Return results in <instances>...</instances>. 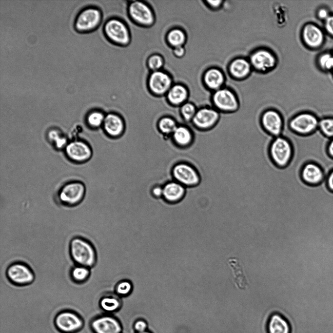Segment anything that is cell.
Segmentation results:
<instances>
[{"instance_id":"1","label":"cell","mask_w":333,"mask_h":333,"mask_svg":"<svg viewBox=\"0 0 333 333\" xmlns=\"http://www.w3.org/2000/svg\"><path fill=\"white\" fill-rule=\"evenodd\" d=\"M269 157L274 164L280 169L288 167L294 156L291 140L285 135L273 137L268 148Z\"/></svg>"},{"instance_id":"2","label":"cell","mask_w":333,"mask_h":333,"mask_svg":"<svg viewBox=\"0 0 333 333\" xmlns=\"http://www.w3.org/2000/svg\"><path fill=\"white\" fill-rule=\"evenodd\" d=\"M285 117L288 128L295 135L309 136L318 129L319 118L312 112L301 111L292 116L286 115Z\"/></svg>"},{"instance_id":"3","label":"cell","mask_w":333,"mask_h":333,"mask_svg":"<svg viewBox=\"0 0 333 333\" xmlns=\"http://www.w3.org/2000/svg\"><path fill=\"white\" fill-rule=\"evenodd\" d=\"M70 254L77 265L91 268L96 262V251L88 241L81 237L73 238L69 246Z\"/></svg>"},{"instance_id":"4","label":"cell","mask_w":333,"mask_h":333,"mask_svg":"<svg viewBox=\"0 0 333 333\" xmlns=\"http://www.w3.org/2000/svg\"><path fill=\"white\" fill-rule=\"evenodd\" d=\"M261 128L272 137L283 135L286 119L284 115L275 108H268L261 114L259 118Z\"/></svg>"},{"instance_id":"5","label":"cell","mask_w":333,"mask_h":333,"mask_svg":"<svg viewBox=\"0 0 333 333\" xmlns=\"http://www.w3.org/2000/svg\"><path fill=\"white\" fill-rule=\"evenodd\" d=\"M101 12L96 6L90 5L82 8L77 14L74 21L75 29L79 33L95 30L100 24Z\"/></svg>"},{"instance_id":"6","label":"cell","mask_w":333,"mask_h":333,"mask_svg":"<svg viewBox=\"0 0 333 333\" xmlns=\"http://www.w3.org/2000/svg\"><path fill=\"white\" fill-rule=\"evenodd\" d=\"M212 101L213 107L221 114L234 113L240 108V103L237 96L228 88L222 87L215 91Z\"/></svg>"},{"instance_id":"7","label":"cell","mask_w":333,"mask_h":333,"mask_svg":"<svg viewBox=\"0 0 333 333\" xmlns=\"http://www.w3.org/2000/svg\"><path fill=\"white\" fill-rule=\"evenodd\" d=\"M55 324L57 328L63 333H74L81 330L83 321L76 313L70 310H63L56 315Z\"/></svg>"},{"instance_id":"8","label":"cell","mask_w":333,"mask_h":333,"mask_svg":"<svg viewBox=\"0 0 333 333\" xmlns=\"http://www.w3.org/2000/svg\"><path fill=\"white\" fill-rule=\"evenodd\" d=\"M221 115L214 107H204L196 111L192 122L199 130L209 131L216 126Z\"/></svg>"},{"instance_id":"9","label":"cell","mask_w":333,"mask_h":333,"mask_svg":"<svg viewBox=\"0 0 333 333\" xmlns=\"http://www.w3.org/2000/svg\"><path fill=\"white\" fill-rule=\"evenodd\" d=\"M253 68L260 72H267L276 66L277 59L271 51L260 48L253 51L249 59Z\"/></svg>"},{"instance_id":"10","label":"cell","mask_w":333,"mask_h":333,"mask_svg":"<svg viewBox=\"0 0 333 333\" xmlns=\"http://www.w3.org/2000/svg\"><path fill=\"white\" fill-rule=\"evenodd\" d=\"M6 275L10 282L18 286L30 284L35 279L32 270L26 265L18 262L11 264L7 268Z\"/></svg>"},{"instance_id":"11","label":"cell","mask_w":333,"mask_h":333,"mask_svg":"<svg viewBox=\"0 0 333 333\" xmlns=\"http://www.w3.org/2000/svg\"><path fill=\"white\" fill-rule=\"evenodd\" d=\"M172 173L175 178L182 185L194 187L198 185L201 181L199 172L187 163L176 164L173 168Z\"/></svg>"},{"instance_id":"12","label":"cell","mask_w":333,"mask_h":333,"mask_svg":"<svg viewBox=\"0 0 333 333\" xmlns=\"http://www.w3.org/2000/svg\"><path fill=\"white\" fill-rule=\"evenodd\" d=\"M103 32L106 37L115 43L125 44L129 42L128 30L118 20L113 19L108 20L104 25Z\"/></svg>"},{"instance_id":"13","label":"cell","mask_w":333,"mask_h":333,"mask_svg":"<svg viewBox=\"0 0 333 333\" xmlns=\"http://www.w3.org/2000/svg\"><path fill=\"white\" fill-rule=\"evenodd\" d=\"M90 325L95 333H121L122 331L116 317L103 312L91 321Z\"/></svg>"},{"instance_id":"14","label":"cell","mask_w":333,"mask_h":333,"mask_svg":"<svg viewBox=\"0 0 333 333\" xmlns=\"http://www.w3.org/2000/svg\"><path fill=\"white\" fill-rule=\"evenodd\" d=\"M85 192V186L82 183L72 182L66 184L61 188L59 196L63 204L74 206L82 200Z\"/></svg>"},{"instance_id":"15","label":"cell","mask_w":333,"mask_h":333,"mask_svg":"<svg viewBox=\"0 0 333 333\" xmlns=\"http://www.w3.org/2000/svg\"><path fill=\"white\" fill-rule=\"evenodd\" d=\"M327 174L319 164L313 161L304 163L300 172L302 180L311 186H316L322 183Z\"/></svg>"},{"instance_id":"16","label":"cell","mask_w":333,"mask_h":333,"mask_svg":"<svg viewBox=\"0 0 333 333\" xmlns=\"http://www.w3.org/2000/svg\"><path fill=\"white\" fill-rule=\"evenodd\" d=\"M65 151L70 159L77 162L85 161L92 156L90 146L80 140H75L68 143L65 147Z\"/></svg>"},{"instance_id":"17","label":"cell","mask_w":333,"mask_h":333,"mask_svg":"<svg viewBox=\"0 0 333 333\" xmlns=\"http://www.w3.org/2000/svg\"><path fill=\"white\" fill-rule=\"evenodd\" d=\"M130 16L137 22L149 25L154 21V16L150 8L140 1H134L131 3L129 8Z\"/></svg>"},{"instance_id":"18","label":"cell","mask_w":333,"mask_h":333,"mask_svg":"<svg viewBox=\"0 0 333 333\" xmlns=\"http://www.w3.org/2000/svg\"><path fill=\"white\" fill-rule=\"evenodd\" d=\"M302 38L306 45L317 48L322 44L324 35L321 30L312 23L306 24L302 29Z\"/></svg>"},{"instance_id":"19","label":"cell","mask_w":333,"mask_h":333,"mask_svg":"<svg viewBox=\"0 0 333 333\" xmlns=\"http://www.w3.org/2000/svg\"><path fill=\"white\" fill-rule=\"evenodd\" d=\"M172 80L166 73L159 71L154 72L149 79L151 90L157 94H163L171 88Z\"/></svg>"},{"instance_id":"20","label":"cell","mask_w":333,"mask_h":333,"mask_svg":"<svg viewBox=\"0 0 333 333\" xmlns=\"http://www.w3.org/2000/svg\"><path fill=\"white\" fill-rule=\"evenodd\" d=\"M252 68L249 59L239 57L234 59L230 63L228 71L233 78L243 79L250 74Z\"/></svg>"},{"instance_id":"21","label":"cell","mask_w":333,"mask_h":333,"mask_svg":"<svg viewBox=\"0 0 333 333\" xmlns=\"http://www.w3.org/2000/svg\"><path fill=\"white\" fill-rule=\"evenodd\" d=\"M103 126L106 133L113 137L120 136L123 133L125 127L122 118L114 113L108 114L105 116Z\"/></svg>"},{"instance_id":"22","label":"cell","mask_w":333,"mask_h":333,"mask_svg":"<svg viewBox=\"0 0 333 333\" xmlns=\"http://www.w3.org/2000/svg\"><path fill=\"white\" fill-rule=\"evenodd\" d=\"M205 85L210 89L215 91L222 88L225 78L223 72L217 68H211L206 71L204 75Z\"/></svg>"},{"instance_id":"23","label":"cell","mask_w":333,"mask_h":333,"mask_svg":"<svg viewBox=\"0 0 333 333\" xmlns=\"http://www.w3.org/2000/svg\"><path fill=\"white\" fill-rule=\"evenodd\" d=\"M228 263L232 270L235 285L239 289H247L249 286L248 281L239 262L236 258L231 257L228 259Z\"/></svg>"},{"instance_id":"24","label":"cell","mask_w":333,"mask_h":333,"mask_svg":"<svg viewBox=\"0 0 333 333\" xmlns=\"http://www.w3.org/2000/svg\"><path fill=\"white\" fill-rule=\"evenodd\" d=\"M163 196L169 202L175 203L183 197L185 189L178 182L172 181L166 184L163 187Z\"/></svg>"},{"instance_id":"25","label":"cell","mask_w":333,"mask_h":333,"mask_svg":"<svg viewBox=\"0 0 333 333\" xmlns=\"http://www.w3.org/2000/svg\"><path fill=\"white\" fill-rule=\"evenodd\" d=\"M269 333H290L291 327L289 322L278 313H273L268 323Z\"/></svg>"},{"instance_id":"26","label":"cell","mask_w":333,"mask_h":333,"mask_svg":"<svg viewBox=\"0 0 333 333\" xmlns=\"http://www.w3.org/2000/svg\"><path fill=\"white\" fill-rule=\"evenodd\" d=\"M98 304L103 313L108 314L117 312L121 305L120 298L114 295H107L102 297L99 299Z\"/></svg>"},{"instance_id":"27","label":"cell","mask_w":333,"mask_h":333,"mask_svg":"<svg viewBox=\"0 0 333 333\" xmlns=\"http://www.w3.org/2000/svg\"><path fill=\"white\" fill-rule=\"evenodd\" d=\"M187 96V91L184 86L176 85L172 87L168 91L167 98L172 104L176 105L184 101Z\"/></svg>"},{"instance_id":"28","label":"cell","mask_w":333,"mask_h":333,"mask_svg":"<svg viewBox=\"0 0 333 333\" xmlns=\"http://www.w3.org/2000/svg\"><path fill=\"white\" fill-rule=\"evenodd\" d=\"M172 135L176 144L180 146L189 144L193 138L192 133L190 130L182 126H177Z\"/></svg>"},{"instance_id":"29","label":"cell","mask_w":333,"mask_h":333,"mask_svg":"<svg viewBox=\"0 0 333 333\" xmlns=\"http://www.w3.org/2000/svg\"><path fill=\"white\" fill-rule=\"evenodd\" d=\"M90 274L89 268L79 265L74 266L70 272L72 279L78 283L86 281L89 278Z\"/></svg>"},{"instance_id":"30","label":"cell","mask_w":333,"mask_h":333,"mask_svg":"<svg viewBox=\"0 0 333 333\" xmlns=\"http://www.w3.org/2000/svg\"><path fill=\"white\" fill-rule=\"evenodd\" d=\"M326 137L333 138V117H326L319 118L318 129Z\"/></svg>"},{"instance_id":"31","label":"cell","mask_w":333,"mask_h":333,"mask_svg":"<svg viewBox=\"0 0 333 333\" xmlns=\"http://www.w3.org/2000/svg\"><path fill=\"white\" fill-rule=\"evenodd\" d=\"M169 43L175 47L182 46L185 40L184 33L179 29H174L169 32L167 36Z\"/></svg>"},{"instance_id":"32","label":"cell","mask_w":333,"mask_h":333,"mask_svg":"<svg viewBox=\"0 0 333 333\" xmlns=\"http://www.w3.org/2000/svg\"><path fill=\"white\" fill-rule=\"evenodd\" d=\"M177 126L176 121L171 118L167 117L161 118L158 123L160 131L166 135L173 134Z\"/></svg>"},{"instance_id":"33","label":"cell","mask_w":333,"mask_h":333,"mask_svg":"<svg viewBox=\"0 0 333 333\" xmlns=\"http://www.w3.org/2000/svg\"><path fill=\"white\" fill-rule=\"evenodd\" d=\"M48 137L59 149L66 147L67 145L66 137L57 130H50L48 134Z\"/></svg>"},{"instance_id":"34","label":"cell","mask_w":333,"mask_h":333,"mask_svg":"<svg viewBox=\"0 0 333 333\" xmlns=\"http://www.w3.org/2000/svg\"><path fill=\"white\" fill-rule=\"evenodd\" d=\"M105 116L100 111H93L88 114L87 121L88 124L94 128H97L103 124Z\"/></svg>"},{"instance_id":"35","label":"cell","mask_w":333,"mask_h":333,"mask_svg":"<svg viewBox=\"0 0 333 333\" xmlns=\"http://www.w3.org/2000/svg\"><path fill=\"white\" fill-rule=\"evenodd\" d=\"M133 286L131 282L122 280L118 283L116 287V292L118 295L126 296L131 293Z\"/></svg>"},{"instance_id":"36","label":"cell","mask_w":333,"mask_h":333,"mask_svg":"<svg viewBox=\"0 0 333 333\" xmlns=\"http://www.w3.org/2000/svg\"><path fill=\"white\" fill-rule=\"evenodd\" d=\"M196 110L194 104L191 103H186L182 105L181 108V113L184 118L186 120L193 119Z\"/></svg>"},{"instance_id":"37","label":"cell","mask_w":333,"mask_h":333,"mask_svg":"<svg viewBox=\"0 0 333 333\" xmlns=\"http://www.w3.org/2000/svg\"><path fill=\"white\" fill-rule=\"evenodd\" d=\"M318 62L322 68L325 70L333 69V55L325 53L320 56Z\"/></svg>"},{"instance_id":"38","label":"cell","mask_w":333,"mask_h":333,"mask_svg":"<svg viewBox=\"0 0 333 333\" xmlns=\"http://www.w3.org/2000/svg\"><path fill=\"white\" fill-rule=\"evenodd\" d=\"M148 64L150 69L157 71L162 66L163 60L160 56L154 55L148 59Z\"/></svg>"},{"instance_id":"39","label":"cell","mask_w":333,"mask_h":333,"mask_svg":"<svg viewBox=\"0 0 333 333\" xmlns=\"http://www.w3.org/2000/svg\"><path fill=\"white\" fill-rule=\"evenodd\" d=\"M147 323L142 319L137 320L134 324L135 330L137 333H142L146 331L147 328Z\"/></svg>"},{"instance_id":"40","label":"cell","mask_w":333,"mask_h":333,"mask_svg":"<svg viewBox=\"0 0 333 333\" xmlns=\"http://www.w3.org/2000/svg\"><path fill=\"white\" fill-rule=\"evenodd\" d=\"M325 27L327 31L333 36V16H329L325 20Z\"/></svg>"},{"instance_id":"41","label":"cell","mask_w":333,"mask_h":333,"mask_svg":"<svg viewBox=\"0 0 333 333\" xmlns=\"http://www.w3.org/2000/svg\"><path fill=\"white\" fill-rule=\"evenodd\" d=\"M325 180L328 188L333 192V169L327 175Z\"/></svg>"},{"instance_id":"42","label":"cell","mask_w":333,"mask_h":333,"mask_svg":"<svg viewBox=\"0 0 333 333\" xmlns=\"http://www.w3.org/2000/svg\"><path fill=\"white\" fill-rule=\"evenodd\" d=\"M163 188L159 186L154 187L152 190L153 195L157 197L163 196Z\"/></svg>"},{"instance_id":"43","label":"cell","mask_w":333,"mask_h":333,"mask_svg":"<svg viewBox=\"0 0 333 333\" xmlns=\"http://www.w3.org/2000/svg\"><path fill=\"white\" fill-rule=\"evenodd\" d=\"M206 2L209 6L212 8H218L222 4L223 0H207Z\"/></svg>"},{"instance_id":"44","label":"cell","mask_w":333,"mask_h":333,"mask_svg":"<svg viewBox=\"0 0 333 333\" xmlns=\"http://www.w3.org/2000/svg\"><path fill=\"white\" fill-rule=\"evenodd\" d=\"M174 53L176 57H181L185 53V49L182 46L175 47L174 50Z\"/></svg>"},{"instance_id":"45","label":"cell","mask_w":333,"mask_h":333,"mask_svg":"<svg viewBox=\"0 0 333 333\" xmlns=\"http://www.w3.org/2000/svg\"><path fill=\"white\" fill-rule=\"evenodd\" d=\"M317 130L319 131L318 129ZM292 133V132L289 129L287 128V129H286L285 130L283 134H284V135H285V136H286L287 137L288 134L289 133ZM320 133H321V132H320ZM322 135H323V134H322ZM329 141H330V140L331 139H330V138H329ZM332 160H333V158H331V157L329 156V158H328V160L327 162H326V164H325L324 166L322 167V168L323 169H325V168H326V167H327L328 166H329L330 165V164L331 163V162H332Z\"/></svg>"},{"instance_id":"46","label":"cell","mask_w":333,"mask_h":333,"mask_svg":"<svg viewBox=\"0 0 333 333\" xmlns=\"http://www.w3.org/2000/svg\"><path fill=\"white\" fill-rule=\"evenodd\" d=\"M317 14L318 17L323 20H326L329 17L328 11L325 9H320Z\"/></svg>"},{"instance_id":"47","label":"cell","mask_w":333,"mask_h":333,"mask_svg":"<svg viewBox=\"0 0 333 333\" xmlns=\"http://www.w3.org/2000/svg\"><path fill=\"white\" fill-rule=\"evenodd\" d=\"M327 151L328 155L333 158V138L330 139L327 146Z\"/></svg>"},{"instance_id":"48","label":"cell","mask_w":333,"mask_h":333,"mask_svg":"<svg viewBox=\"0 0 333 333\" xmlns=\"http://www.w3.org/2000/svg\"><path fill=\"white\" fill-rule=\"evenodd\" d=\"M150 333V332H148V331H145V332H142V333Z\"/></svg>"}]
</instances>
